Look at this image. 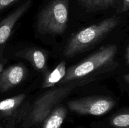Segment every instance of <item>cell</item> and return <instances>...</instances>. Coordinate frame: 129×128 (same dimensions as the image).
Instances as JSON below:
<instances>
[{
    "instance_id": "cell-15",
    "label": "cell",
    "mask_w": 129,
    "mask_h": 128,
    "mask_svg": "<svg viewBox=\"0 0 129 128\" xmlns=\"http://www.w3.org/2000/svg\"><path fill=\"white\" fill-rule=\"evenodd\" d=\"M129 9V0H122V10L123 12H126Z\"/></svg>"
},
{
    "instance_id": "cell-18",
    "label": "cell",
    "mask_w": 129,
    "mask_h": 128,
    "mask_svg": "<svg viewBox=\"0 0 129 128\" xmlns=\"http://www.w3.org/2000/svg\"><path fill=\"white\" fill-rule=\"evenodd\" d=\"M3 65L1 63H0V75H1V73L3 72Z\"/></svg>"
},
{
    "instance_id": "cell-5",
    "label": "cell",
    "mask_w": 129,
    "mask_h": 128,
    "mask_svg": "<svg viewBox=\"0 0 129 128\" xmlns=\"http://www.w3.org/2000/svg\"><path fill=\"white\" fill-rule=\"evenodd\" d=\"M115 105V101L110 98L88 97L68 102L69 109L81 115H102L106 114Z\"/></svg>"
},
{
    "instance_id": "cell-10",
    "label": "cell",
    "mask_w": 129,
    "mask_h": 128,
    "mask_svg": "<svg viewBox=\"0 0 129 128\" xmlns=\"http://www.w3.org/2000/svg\"><path fill=\"white\" fill-rule=\"evenodd\" d=\"M66 66V61L64 60L59 63L54 70L46 77L42 85V88L47 89L53 87L57 84L60 82L66 74L67 70Z\"/></svg>"
},
{
    "instance_id": "cell-14",
    "label": "cell",
    "mask_w": 129,
    "mask_h": 128,
    "mask_svg": "<svg viewBox=\"0 0 129 128\" xmlns=\"http://www.w3.org/2000/svg\"><path fill=\"white\" fill-rule=\"evenodd\" d=\"M19 0H0V11L5 10L6 8L17 2Z\"/></svg>"
},
{
    "instance_id": "cell-1",
    "label": "cell",
    "mask_w": 129,
    "mask_h": 128,
    "mask_svg": "<svg viewBox=\"0 0 129 128\" xmlns=\"http://www.w3.org/2000/svg\"><path fill=\"white\" fill-rule=\"evenodd\" d=\"M119 23L120 18L113 16L80 30L71 38L63 55L72 57L88 50L115 28Z\"/></svg>"
},
{
    "instance_id": "cell-8",
    "label": "cell",
    "mask_w": 129,
    "mask_h": 128,
    "mask_svg": "<svg viewBox=\"0 0 129 128\" xmlns=\"http://www.w3.org/2000/svg\"><path fill=\"white\" fill-rule=\"evenodd\" d=\"M26 98L25 94H20L0 102V114L8 117L13 114L21 106Z\"/></svg>"
},
{
    "instance_id": "cell-16",
    "label": "cell",
    "mask_w": 129,
    "mask_h": 128,
    "mask_svg": "<svg viewBox=\"0 0 129 128\" xmlns=\"http://www.w3.org/2000/svg\"><path fill=\"white\" fill-rule=\"evenodd\" d=\"M125 56H126V63H127V65H128V63H129V48H128V46H127V48H126Z\"/></svg>"
},
{
    "instance_id": "cell-4",
    "label": "cell",
    "mask_w": 129,
    "mask_h": 128,
    "mask_svg": "<svg viewBox=\"0 0 129 128\" xmlns=\"http://www.w3.org/2000/svg\"><path fill=\"white\" fill-rule=\"evenodd\" d=\"M117 51L115 45L102 46L81 62L69 67L66 70L65 77L59 83L61 85L68 84L110 63L115 57Z\"/></svg>"
},
{
    "instance_id": "cell-3",
    "label": "cell",
    "mask_w": 129,
    "mask_h": 128,
    "mask_svg": "<svg viewBox=\"0 0 129 128\" xmlns=\"http://www.w3.org/2000/svg\"><path fill=\"white\" fill-rule=\"evenodd\" d=\"M69 0H51L39 13L37 29L42 35H59L68 23Z\"/></svg>"
},
{
    "instance_id": "cell-11",
    "label": "cell",
    "mask_w": 129,
    "mask_h": 128,
    "mask_svg": "<svg viewBox=\"0 0 129 128\" xmlns=\"http://www.w3.org/2000/svg\"><path fill=\"white\" fill-rule=\"evenodd\" d=\"M25 57L30 60L37 70L41 72L46 70V57L42 51L37 49L31 50L25 53Z\"/></svg>"
},
{
    "instance_id": "cell-19",
    "label": "cell",
    "mask_w": 129,
    "mask_h": 128,
    "mask_svg": "<svg viewBox=\"0 0 129 128\" xmlns=\"http://www.w3.org/2000/svg\"><path fill=\"white\" fill-rule=\"evenodd\" d=\"M0 128H2V127H1V125H0Z\"/></svg>"
},
{
    "instance_id": "cell-2",
    "label": "cell",
    "mask_w": 129,
    "mask_h": 128,
    "mask_svg": "<svg viewBox=\"0 0 129 128\" xmlns=\"http://www.w3.org/2000/svg\"><path fill=\"white\" fill-rule=\"evenodd\" d=\"M77 86L68 84L49 90L42 94L29 109L24 125L26 127L42 123L52 110L64 100Z\"/></svg>"
},
{
    "instance_id": "cell-13",
    "label": "cell",
    "mask_w": 129,
    "mask_h": 128,
    "mask_svg": "<svg viewBox=\"0 0 129 128\" xmlns=\"http://www.w3.org/2000/svg\"><path fill=\"white\" fill-rule=\"evenodd\" d=\"M112 124L118 128H128L129 114L124 113L117 115L112 119Z\"/></svg>"
},
{
    "instance_id": "cell-6",
    "label": "cell",
    "mask_w": 129,
    "mask_h": 128,
    "mask_svg": "<svg viewBox=\"0 0 129 128\" xmlns=\"http://www.w3.org/2000/svg\"><path fill=\"white\" fill-rule=\"evenodd\" d=\"M32 4L31 0H27L0 22V46L6 43L16 23L29 10Z\"/></svg>"
},
{
    "instance_id": "cell-12",
    "label": "cell",
    "mask_w": 129,
    "mask_h": 128,
    "mask_svg": "<svg viewBox=\"0 0 129 128\" xmlns=\"http://www.w3.org/2000/svg\"><path fill=\"white\" fill-rule=\"evenodd\" d=\"M117 0H78V2L86 11L92 12L105 10L115 4Z\"/></svg>"
},
{
    "instance_id": "cell-17",
    "label": "cell",
    "mask_w": 129,
    "mask_h": 128,
    "mask_svg": "<svg viewBox=\"0 0 129 128\" xmlns=\"http://www.w3.org/2000/svg\"><path fill=\"white\" fill-rule=\"evenodd\" d=\"M124 79H125V80L127 82V83H128V82H129V75H128V74H126L125 75H124Z\"/></svg>"
},
{
    "instance_id": "cell-9",
    "label": "cell",
    "mask_w": 129,
    "mask_h": 128,
    "mask_svg": "<svg viewBox=\"0 0 129 128\" xmlns=\"http://www.w3.org/2000/svg\"><path fill=\"white\" fill-rule=\"evenodd\" d=\"M67 112L65 107L57 106L43 122V128H61Z\"/></svg>"
},
{
    "instance_id": "cell-7",
    "label": "cell",
    "mask_w": 129,
    "mask_h": 128,
    "mask_svg": "<svg viewBox=\"0 0 129 128\" xmlns=\"http://www.w3.org/2000/svg\"><path fill=\"white\" fill-rule=\"evenodd\" d=\"M26 70L23 65L16 64L2 72L0 75V92L8 91L23 80Z\"/></svg>"
}]
</instances>
